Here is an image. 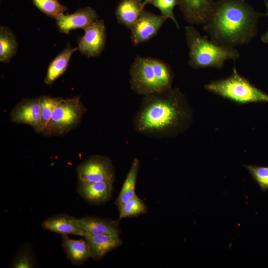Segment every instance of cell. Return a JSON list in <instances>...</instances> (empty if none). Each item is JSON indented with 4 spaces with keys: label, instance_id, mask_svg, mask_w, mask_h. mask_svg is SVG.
<instances>
[{
    "label": "cell",
    "instance_id": "obj_1",
    "mask_svg": "<svg viewBox=\"0 0 268 268\" xmlns=\"http://www.w3.org/2000/svg\"><path fill=\"white\" fill-rule=\"evenodd\" d=\"M193 110L186 95L178 88L142 97L133 118L134 130L147 137L173 138L183 133L193 122Z\"/></svg>",
    "mask_w": 268,
    "mask_h": 268
},
{
    "label": "cell",
    "instance_id": "obj_2",
    "mask_svg": "<svg viewBox=\"0 0 268 268\" xmlns=\"http://www.w3.org/2000/svg\"><path fill=\"white\" fill-rule=\"evenodd\" d=\"M263 15L245 0H219L215 2L203 29L211 41L235 48L248 44L256 36L258 21Z\"/></svg>",
    "mask_w": 268,
    "mask_h": 268
},
{
    "label": "cell",
    "instance_id": "obj_3",
    "mask_svg": "<svg viewBox=\"0 0 268 268\" xmlns=\"http://www.w3.org/2000/svg\"><path fill=\"white\" fill-rule=\"evenodd\" d=\"M131 89L142 96L172 87L174 72L166 63L137 55L130 69Z\"/></svg>",
    "mask_w": 268,
    "mask_h": 268
},
{
    "label": "cell",
    "instance_id": "obj_4",
    "mask_svg": "<svg viewBox=\"0 0 268 268\" xmlns=\"http://www.w3.org/2000/svg\"><path fill=\"white\" fill-rule=\"evenodd\" d=\"M185 37L189 49V65L194 69H220L226 61H235L240 57L236 48L223 46L209 40L201 36L193 25L185 27Z\"/></svg>",
    "mask_w": 268,
    "mask_h": 268
},
{
    "label": "cell",
    "instance_id": "obj_5",
    "mask_svg": "<svg viewBox=\"0 0 268 268\" xmlns=\"http://www.w3.org/2000/svg\"><path fill=\"white\" fill-rule=\"evenodd\" d=\"M205 89L238 104L268 102V94L257 88L233 68L230 76L205 85Z\"/></svg>",
    "mask_w": 268,
    "mask_h": 268
},
{
    "label": "cell",
    "instance_id": "obj_6",
    "mask_svg": "<svg viewBox=\"0 0 268 268\" xmlns=\"http://www.w3.org/2000/svg\"><path fill=\"white\" fill-rule=\"evenodd\" d=\"M86 111L80 96L64 99L55 108L41 134L48 137L67 134L80 124Z\"/></svg>",
    "mask_w": 268,
    "mask_h": 268
},
{
    "label": "cell",
    "instance_id": "obj_7",
    "mask_svg": "<svg viewBox=\"0 0 268 268\" xmlns=\"http://www.w3.org/2000/svg\"><path fill=\"white\" fill-rule=\"evenodd\" d=\"M78 180L85 182L115 181V169L111 159L106 156L93 155L81 163L76 169Z\"/></svg>",
    "mask_w": 268,
    "mask_h": 268
},
{
    "label": "cell",
    "instance_id": "obj_8",
    "mask_svg": "<svg viewBox=\"0 0 268 268\" xmlns=\"http://www.w3.org/2000/svg\"><path fill=\"white\" fill-rule=\"evenodd\" d=\"M84 35L77 38L78 50L88 58L99 56L106 42V28L104 20L99 19L84 30Z\"/></svg>",
    "mask_w": 268,
    "mask_h": 268
},
{
    "label": "cell",
    "instance_id": "obj_9",
    "mask_svg": "<svg viewBox=\"0 0 268 268\" xmlns=\"http://www.w3.org/2000/svg\"><path fill=\"white\" fill-rule=\"evenodd\" d=\"M167 19L144 9L131 29L133 44L136 46L152 39Z\"/></svg>",
    "mask_w": 268,
    "mask_h": 268
},
{
    "label": "cell",
    "instance_id": "obj_10",
    "mask_svg": "<svg viewBox=\"0 0 268 268\" xmlns=\"http://www.w3.org/2000/svg\"><path fill=\"white\" fill-rule=\"evenodd\" d=\"M10 116L12 122L29 125L36 133H42L40 97L23 99L12 109Z\"/></svg>",
    "mask_w": 268,
    "mask_h": 268
},
{
    "label": "cell",
    "instance_id": "obj_11",
    "mask_svg": "<svg viewBox=\"0 0 268 268\" xmlns=\"http://www.w3.org/2000/svg\"><path fill=\"white\" fill-rule=\"evenodd\" d=\"M99 19L96 10L89 6L77 10L70 14H63L56 20V25L61 33L68 34L72 30L81 28L84 30Z\"/></svg>",
    "mask_w": 268,
    "mask_h": 268
},
{
    "label": "cell",
    "instance_id": "obj_12",
    "mask_svg": "<svg viewBox=\"0 0 268 268\" xmlns=\"http://www.w3.org/2000/svg\"><path fill=\"white\" fill-rule=\"evenodd\" d=\"M184 19L191 25L204 24L212 12L213 0H177Z\"/></svg>",
    "mask_w": 268,
    "mask_h": 268
},
{
    "label": "cell",
    "instance_id": "obj_13",
    "mask_svg": "<svg viewBox=\"0 0 268 268\" xmlns=\"http://www.w3.org/2000/svg\"><path fill=\"white\" fill-rule=\"evenodd\" d=\"M113 183L108 182H85L78 180L77 192L86 202L91 204L101 205L111 198Z\"/></svg>",
    "mask_w": 268,
    "mask_h": 268
},
{
    "label": "cell",
    "instance_id": "obj_14",
    "mask_svg": "<svg viewBox=\"0 0 268 268\" xmlns=\"http://www.w3.org/2000/svg\"><path fill=\"white\" fill-rule=\"evenodd\" d=\"M78 223L85 233L92 235H120L121 234L118 220L86 216L78 218Z\"/></svg>",
    "mask_w": 268,
    "mask_h": 268
},
{
    "label": "cell",
    "instance_id": "obj_15",
    "mask_svg": "<svg viewBox=\"0 0 268 268\" xmlns=\"http://www.w3.org/2000/svg\"><path fill=\"white\" fill-rule=\"evenodd\" d=\"M42 227L61 235H75L83 237L85 233L81 229L78 219L66 213L58 214L44 220Z\"/></svg>",
    "mask_w": 268,
    "mask_h": 268
},
{
    "label": "cell",
    "instance_id": "obj_16",
    "mask_svg": "<svg viewBox=\"0 0 268 268\" xmlns=\"http://www.w3.org/2000/svg\"><path fill=\"white\" fill-rule=\"evenodd\" d=\"M83 237L89 247L91 258L97 261L123 243L119 235H92L85 233Z\"/></svg>",
    "mask_w": 268,
    "mask_h": 268
},
{
    "label": "cell",
    "instance_id": "obj_17",
    "mask_svg": "<svg viewBox=\"0 0 268 268\" xmlns=\"http://www.w3.org/2000/svg\"><path fill=\"white\" fill-rule=\"evenodd\" d=\"M62 247L67 258L75 266H81L91 258L89 247L85 239H70L67 235H62Z\"/></svg>",
    "mask_w": 268,
    "mask_h": 268
},
{
    "label": "cell",
    "instance_id": "obj_18",
    "mask_svg": "<svg viewBox=\"0 0 268 268\" xmlns=\"http://www.w3.org/2000/svg\"><path fill=\"white\" fill-rule=\"evenodd\" d=\"M145 6L142 0H121L115 12L118 22L131 30Z\"/></svg>",
    "mask_w": 268,
    "mask_h": 268
},
{
    "label": "cell",
    "instance_id": "obj_19",
    "mask_svg": "<svg viewBox=\"0 0 268 268\" xmlns=\"http://www.w3.org/2000/svg\"><path fill=\"white\" fill-rule=\"evenodd\" d=\"M78 47L71 48L69 43L50 63L47 69L44 82L52 85L67 70L72 55Z\"/></svg>",
    "mask_w": 268,
    "mask_h": 268
},
{
    "label": "cell",
    "instance_id": "obj_20",
    "mask_svg": "<svg viewBox=\"0 0 268 268\" xmlns=\"http://www.w3.org/2000/svg\"><path fill=\"white\" fill-rule=\"evenodd\" d=\"M139 167V159L134 158L133 160L119 196L114 202L119 211L124 205L135 195V188Z\"/></svg>",
    "mask_w": 268,
    "mask_h": 268
},
{
    "label": "cell",
    "instance_id": "obj_21",
    "mask_svg": "<svg viewBox=\"0 0 268 268\" xmlns=\"http://www.w3.org/2000/svg\"><path fill=\"white\" fill-rule=\"evenodd\" d=\"M18 43L15 35L7 27H0V62L8 63L15 55Z\"/></svg>",
    "mask_w": 268,
    "mask_h": 268
},
{
    "label": "cell",
    "instance_id": "obj_22",
    "mask_svg": "<svg viewBox=\"0 0 268 268\" xmlns=\"http://www.w3.org/2000/svg\"><path fill=\"white\" fill-rule=\"evenodd\" d=\"M36 265L32 247L28 243L20 246L11 261L9 268H32Z\"/></svg>",
    "mask_w": 268,
    "mask_h": 268
},
{
    "label": "cell",
    "instance_id": "obj_23",
    "mask_svg": "<svg viewBox=\"0 0 268 268\" xmlns=\"http://www.w3.org/2000/svg\"><path fill=\"white\" fill-rule=\"evenodd\" d=\"M33 5L48 16L56 19L64 14L67 7L58 0H31Z\"/></svg>",
    "mask_w": 268,
    "mask_h": 268
},
{
    "label": "cell",
    "instance_id": "obj_24",
    "mask_svg": "<svg viewBox=\"0 0 268 268\" xmlns=\"http://www.w3.org/2000/svg\"><path fill=\"white\" fill-rule=\"evenodd\" d=\"M148 208L145 203L136 195L122 207L119 212V219L137 216L147 212Z\"/></svg>",
    "mask_w": 268,
    "mask_h": 268
},
{
    "label": "cell",
    "instance_id": "obj_25",
    "mask_svg": "<svg viewBox=\"0 0 268 268\" xmlns=\"http://www.w3.org/2000/svg\"><path fill=\"white\" fill-rule=\"evenodd\" d=\"M40 97L41 119L43 130L50 119L55 108L64 98L48 95H42Z\"/></svg>",
    "mask_w": 268,
    "mask_h": 268
},
{
    "label": "cell",
    "instance_id": "obj_26",
    "mask_svg": "<svg viewBox=\"0 0 268 268\" xmlns=\"http://www.w3.org/2000/svg\"><path fill=\"white\" fill-rule=\"evenodd\" d=\"M262 191H268V167L244 165Z\"/></svg>",
    "mask_w": 268,
    "mask_h": 268
},
{
    "label": "cell",
    "instance_id": "obj_27",
    "mask_svg": "<svg viewBox=\"0 0 268 268\" xmlns=\"http://www.w3.org/2000/svg\"><path fill=\"white\" fill-rule=\"evenodd\" d=\"M151 4L159 9L161 15L167 19H171L179 29V23L173 13L174 8L178 5L177 0H154Z\"/></svg>",
    "mask_w": 268,
    "mask_h": 268
},
{
    "label": "cell",
    "instance_id": "obj_28",
    "mask_svg": "<svg viewBox=\"0 0 268 268\" xmlns=\"http://www.w3.org/2000/svg\"><path fill=\"white\" fill-rule=\"evenodd\" d=\"M265 5L267 7V13L266 15L268 16V2L267 0H264ZM261 41L265 43H268V30L261 37Z\"/></svg>",
    "mask_w": 268,
    "mask_h": 268
},
{
    "label": "cell",
    "instance_id": "obj_29",
    "mask_svg": "<svg viewBox=\"0 0 268 268\" xmlns=\"http://www.w3.org/2000/svg\"><path fill=\"white\" fill-rule=\"evenodd\" d=\"M154 0H144L143 3L145 6L147 4H151V3Z\"/></svg>",
    "mask_w": 268,
    "mask_h": 268
}]
</instances>
